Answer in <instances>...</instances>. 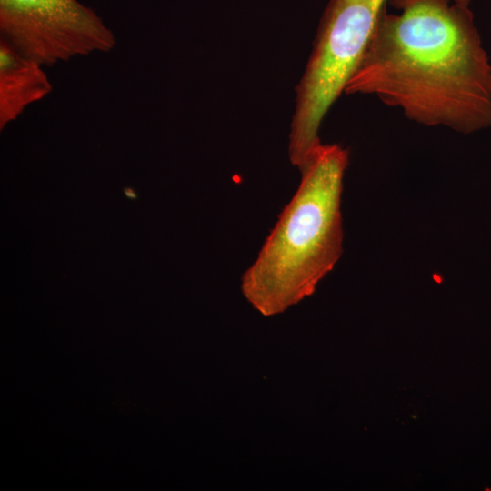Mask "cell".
<instances>
[{
    "label": "cell",
    "instance_id": "cell-1",
    "mask_svg": "<svg viewBox=\"0 0 491 491\" xmlns=\"http://www.w3.org/2000/svg\"><path fill=\"white\" fill-rule=\"evenodd\" d=\"M388 3L397 11L381 13L344 93L376 95L426 126L491 127V61L469 5Z\"/></svg>",
    "mask_w": 491,
    "mask_h": 491
},
{
    "label": "cell",
    "instance_id": "cell-2",
    "mask_svg": "<svg viewBox=\"0 0 491 491\" xmlns=\"http://www.w3.org/2000/svg\"><path fill=\"white\" fill-rule=\"evenodd\" d=\"M349 152L321 144L299 168L301 180L257 258L242 276V292L273 316L313 294L343 252L341 196Z\"/></svg>",
    "mask_w": 491,
    "mask_h": 491
},
{
    "label": "cell",
    "instance_id": "cell-3",
    "mask_svg": "<svg viewBox=\"0 0 491 491\" xmlns=\"http://www.w3.org/2000/svg\"><path fill=\"white\" fill-rule=\"evenodd\" d=\"M388 0H330L296 87L289 158L304 161L320 144L321 123L356 69Z\"/></svg>",
    "mask_w": 491,
    "mask_h": 491
},
{
    "label": "cell",
    "instance_id": "cell-4",
    "mask_svg": "<svg viewBox=\"0 0 491 491\" xmlns=\"http://www.w3.org/2000/svg\"><path fill=\"white\" fill-rule=\"evenodd\" d=\"M0 33L1 40L42 65L115 45L112 30L78 0H0Z\"/></svg>",
    "mask_w": 491,
    "mask_h": 491
},
{
    "label": "cell",
    "instance_id": "cell-5",
    "mask_svg": "<svg viewBox=\"0 0 491 491\" xmlns=\"http://www.w3.org/2000/svg\"><path fill=\"white\" fill-rule=\"evenodd\" d=\"M42 65L0 42V127L15 120L25 107L52 90Z\"/></svg>",
    "mask_w": 491,
    "mask_h": 491
},
{
    "label": "cell",
    "instance_id": "cell-6",
    "mask_svg": "<svg viewBox=\"0 0 491 491\" xmlns=\"http://www.w3.org/2000/svg\"><path fill=\"white\" fill-rule=\"evenodd\" d=\"M124 192L125 194V195L130 198V199H136L137 198V195H136V193L132 190L131 188H124Z\"/></svg>",
    "mask_w": 491,
    "mask_h": 491
}]
</instances>
